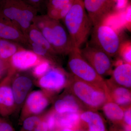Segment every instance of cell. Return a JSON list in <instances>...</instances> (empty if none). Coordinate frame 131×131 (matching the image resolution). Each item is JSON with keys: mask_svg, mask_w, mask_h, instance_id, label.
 I'll use <instances>...</instances> for the list:
<instances>
[{"mask_svg": "<svg viewBox=\"0 0 131 131\" xmlns=\"http://www.w3.org/2000/svg\"><path fill=\"white\" fill-rule=\"evenodd\" d=\"M33 24L40 31L59 56L69 55L77 49L65 26L59 20L51 18L47 14L37 15Z\"/></svg>", "mask_w": 131, "mask_h": 131, "instance_id": "6da1fadb", "label": "cell"}, {"mask_svg": "<svg viewBox=\"0 0 131 131\" xmlns=\"http://www.w3.org/2000/svg\"><path fill=\"white\" fill-rule=\"evenodd\" d=\"M62 20L73 44L76 48L80 49L86 41L93 27L83 0H75Z\"/></svg>", "mask_w": 131, "mask_h": 131, "instance_id": "7a4b0ae2", "label": "cell"}, {"mask_svg": "<svg viewBox=\"0 0 131 131\" xmlns=\"http://www.w3.org/2000/svg\"><path fill=\"white\" fill-rule=\"evenodd\" d=\"M38 13L24 0H0V17L16 25L25 35Z\"/></svg>", "mask_w": 131, "mask_h": 131, "instance_id": "3957f363", "label": "cell"}, {"mask_svg": "<svg viewBox=\"0 0 131 131\" xmlns=\"http://www.w3.org/2000/svg\"><path fill=\"white\" fill-rule=\"evenodd\" d=\"M70 75V82L68 87L70 93L83 107L95 111L102 108L106 102L110 101L107 92L104 90Z\"/></svg>", "mask_w": 131, "mask_h": 131, "instance_id": "277c9868", "label": "cell"}, {"mask_svg": "<svg viewBox=\"0 0 131 131\" xmlns=\"http://www.w3.org/2000/svg\"><path fill=\"white\" fill-rule=\"evenodd\" d=\"M68 55V67L71 75L78 80L102 89L108 93L106 81L83 57L80 49H74Z\"/></svg>", "mask_w": 131, "mask_h": 131, "instance_id": "5b68a950", "label": "cell"}, {"mask_svg": "<svg viewBox=\"0 0 131 131\" xmlns=\"http://www.w3.org/2000/svg\"><path fill=\"white\" fill-rule=\"evenodd\" d=\"M91 33L89 44L104 52L111 57L119 55L123 43L115 29L104 22L93 26Z\"/></svg>", "mask_w": 131, "mask_h": 131, "instance_id": "8992f818", "label": "cell"}, {"mask_svg": "<svg viewBox=\"0 0 131 131\" xmlns=\"http://www.w3.org/2000/svg\"><path fill=\"white\" fill-rule=\"evenodd\" d=\"M70 78V75L60 66H52L45 75L38 79L37 84L52 96L68 87Z\"/></svg>", "mask_w": 131, "mask_h": 131, "instance_id": "52a82bcc", "label": "cell"}, {"mask_svg": "<svg viewBox=\"0 0 131 131\" xmlns=\"http://www.w3.org/2000/svg\"><path fill=\"white\" fill-rule=\"evenodd\" d=\"M80 52L83 57L102 77L112 74L113 63L111 57L105 52L89 44L80 49Z\"/></svg>", "mask_w": 131, "mask_h": 131, "instance_id": "ba28073f", "label": "cell"}, {"mask_svg": "<svg viewBox=\"0 0 131 131\" xmlns=\"http://www.w3.org/2000/svg\"><path fill=\"white\" fill-rule=\"evenodd\" d=\"M84 8L93 26L104 23L118 12L113 0H83Z\"/></svg>", "mask_w": 131, "mask_h": 131, "instance_id": "9c48e42d", "label": "cell"}, {"mask_svg": "<svg viewBox=\"0 0 131 131\" xmlns=\"http://www.w3.org/2000/svg\"><path fill=\"white\" fill-rule=\"evenodd\" d=\"M51 97V95L43 90L30 92L21 107L20 122L29 116L43 114L49 105Z\"/></svg>", "mask_w": 131, "mask_h": 131, "instance_id": "30bf717a", "label": "cell"}, {"mask_svg": "<svg viewBox=\"0 0 131 131\" xmlns=\"http://www.w3.org/2000/svg\"><path fill=\"white\" fill-rule=\"evenodd\" d=\"M29 49H24L19 51L9 61V72L15 74L32 69L43 59Z\"/></svg>", "mask_w": 131, "mask_h": 131, "instance_id": "8fae6325", "label": "cell"}, {"mask_svg": "<svg viewBox=\"0 0 131 131\" xmlns=\"http://www.w3.org/2000/svg\"><path fill=\"white\" fill-rule=\"evenodd\" d=\"M14 74L8 73L0 82V115L4 118L9 117L16 111L12 88Z\"/></svg>", "mask_w": 131, "mask_h": 131, "instance_id": "7c38bea8", "label": "cell"}, {"mask_svg": "<svg viewBox=\"0 0 131 131\" xmlns=\"http://www.w3.org/2000/svg\"><path fill=\"white\" fill-rule=\"evenodd\" d=\"M33 85V80L28 75L19 74H14L12 80V88L16 111L22 107L26 98L30 93Z\"/></svg>", "mask_w": 131, "mask_h": 131, "instance_id": "4fadbf2b", "label": "cell"}, {"mask_svg": "<svg viewBox=\"0 0 131 131\" xmlns=\"http://www.w3.org/2000/svg\"><path fill=\"white\" fill-rule=\"evenodd\" d=\"M0 38L15 42L29 49V43L25 34L16 25L0 17Z\"/></svg>", "mask_w": 131, "mask_h": 131, "instance_id": "5bb4252c", "label": "cell"}, {"mask_svg": "<svg viewBox=\"0 0 131 131\" xmlns=\"http://www.w3.org/2000/svg\"><path fill=\"white\" fill-rule=\"evenodd\" d=\"M110 100L124 108L130 106L131 94L130 89L115 83L112 80L106 81Z\"/></svg>", "mask_w": 131, "mask_h": 131, "instance_id": "9a60e30c", "label": "cell"}, {"mask_svg": "<svg viewBox=\"0 0 131 131\" xmlns=\"http://www.w3.org/2000/svg\"><path fill=\"white\" fill-rule=\"evenodd\" d=\"M84 107L77 98L70 93L64 94L57 100L54 104L53 110L57 114L63 115L72 113H81Z\"/></svg>", "mask_w": 131, "mask_h": 131, "instance_id": "2e32d148", "label": "cell"}, {"mask_svg": "<svg viewBox=\"0 0 131 131\" xmlns=\"http://www.w3.org/2000/svg\"><path fill=\"white\" fill-rule=\"evenodd\" d=\"M112 80L115 83L130 89L131 87V65L122 61H118L112 73Z\"/></svg>", "mask_w": 131, "mask_h": 131, "instance_id": "e0dca14e", "label": "cell"}, {"mask_svg": "<svg viewBox=\"0 0 131 131\" xmlns=\"http://www.w3.org/2000/svg\"><path fill=\"white\" fill-rule=\"evenodd\" d=\"M74 1L69 0H49L47 5V15L59 20L63 19L69 11Z\"/></svg>", "mask_w": 131, "mask_h": 131, "instance_id": "ac0fdd59", "label": "cell"}, {"mask_svg": "<svg viewBox=\"0 0 131 131\" xmlns=\"http://www.w3.org/2000/svg\"><path fill=\"white\" fill-rule=\"evenodd\" d=\"M81 121L86 124L89 131H106L102 117L91 110L82 111L80 113Z\"/></svg>", "mask_w": 131, "mask_h": 131, "instance_id": "d6986e66", "label": "cell"}, {"mask_svg": "<svg viewBox=\"0 0 131 131\" xmlns=\"http://www.w3.org/2000/svg\"><path fill=\"white\" fill-rule=\"evenodd\" d=\"M104 114L110 121L115 123L123 120L125 108L111 101H108L102 107Z\"/></svg>", "mask_w": 131, "mask_h": 131, "instance_id": "ffe728a7", "label": "cell"}, {"mask_svg": "<svg viewBox=\"0 0 131 131\" xmlns=\"http://www.w3.org/2000/svg\"><path fill=\"white\" fill-rule=\"evenodd\" d=\"M24 49L25 48L15 42L0 38V58L3 61L9 62L15 53Z\"/></svg>", "mask_w": 131, "mask_h": 131, "instance_id": "44dd1931", "label": "cell"}, {"mask_svg": "<svg viewBox=\"0 0 131 131\" xmlns=\"http://www.w3.org/2000/svg\"><path fill=\"white\" fill-rule=\"evenodd\" d=\"M26 36L28 42H32L40 45L50 50L55 52L49 42L42 35L37 27L32 24L26 33Z\"/></svg>", "mask_w": 131, "mask_h": 131, "instance_id": "7402d4cb", "label": "cell"}, {"mask_svg": "<svg viewBox=\"0 0 131 131\" xmlns=\"http://www.w3.org/2000/svg\"><path fill=\"white\" fill-rule=\"evenodd\" d=\"M44 114L32 115L26 118L21 122L22 125L20 131H34L43 118Z\"/></svg>", "mask_w": 131, "mask_h": 131, "instance_id": "603a6c76", "label": "cell"}, {"mask_svg": "<svg viewBox=\"0 0 131 131\" xmlns=\"http://www.w3.org/2000/svg\"><path fill=\"white\" fill-rule=\"evenodd\" d=\"M52 66H54L50 62L43 59L40 62L32 69V74L34 77L38 79L47 73Z\"/></svg>", "mask_w": 131, "mask_h": 131, "instance_id": "cb8c5ba5", "label": "cell"}, {"mask_svg": "<svg viewBox=\"0 0 131 131\" xmlns=\"http://www.w3.org/2000/svg\"><path fill=\"white\" fill-rule=\"evenodd\" d=\"M57 114L53 109L45 113V118L49 131H53L57 129Z\"/></svg>", "mask_w": 131, "mask_h": 131, "instance_id": "d4e9b609", "label": "cell"}, {"mask_svg": "<svg viewBox=\"0 0 131 131\" xmlns=\"http://www.w3.org/2000/svg\"><path fill=\"white\" fill-rule=\"evenodd\" d=\"M131 44L130 42H126L125 43H122L120 50L119 54L124 62L130 64Z\"/></svg>", "mask_w": 131, "mask_h": 131, "instance_id": "484cf974", "label": "cell"}, {"mask_svg": "<svg viewBox=\"0 0 131 131\" xmlns=\"http://www.w3.org/2000/svg\"><path fill=\"white\" fill-rule=\"evenodd\" d=\"M9 70V62L0 58V80H2L8 74Z\"/></svg>", "mask_w": 131, "mask_h": 131, "instance_id": "4316f807", "label": "cell"}, {"mask_svg": "<svg viewBox=\"0 0 131 131\" xmlns=\"http://www.w3.org/2000/svg\"><path fill=\"white\" fill-rule=\"evenodd\" d=\"M3 118L0 117V131H15L12 124Z\"/></svg>", "mask_w": 131, "mask_h": 131, "instance_id": "83f0119b", "label": "cell"}, {"mask_svg": "<svg viewBox=\"0 0 131 131\" xmlns=\"http://www.w3.org/2000/svg\"><path fill=\"white\" fill-rule=\"evenodd\" d=\"M37 9L38 12H41L44 5L45 0H24Z\"/></svg>", "mask_w": 131, "mask_h": 131, "instance_id": "f1b7e54d", "label": "cell"}, {"mask_svg": "<svg viewBox=\"0 0 131 131\" xmlns=\"http://www.w3.org/2000/svg\"><path fill=\"white\" fill-rule=\"evenodd\" d=\"M34 131H49L47 122L45 118V114L41 121L39 123Z\"/></svg>", "mask_w": 131, "mask_h": 131, "instance_id": "f546056e", "label": "cell"}, {"mask_svg": "<svg viewBox=\"0 0 131 131\" xmlns=\"http://www.w3.org/2000/svg\"><path fill=\"white\" fill-rule=\"evenodd\" d=\"M125 124L131 126V110L130 106L125 108L124 118Z\"/></svg>", "mask_w": 131, "mask_h": 131, "instance_id": "4dcf8cb0", "label": "cell"}, {"mask_svg": "<svg viewBox=\"0 0 131 131\" xmlns=\"http://www.w3.org/2000/svg\"><path fill=\"white\" fill-rule=\"evenodd\" d=\"M116 6L117 11L123 9L126 6L127 0H113Z\"/></svg>", "mask_w": 131, "mask_h": 131, "instance_id": "1f68e13d", "label": "cell"}, {"mask_svg": "<svg viewBox=\"0 0 131 131\" xmlns=\"http://www.w3.org/2000/svg\"><path fill=\"white\" fill-rule=\"evenodd\" d=\"M124 128L125 131H131V126L124 124Z\"/></svg>", "mask_w": 131, "mask_h": 131, "instance_id": "d6a6232c", "label": "cell"}, {"mask_svg": "<svg viewBox=\"0 0 131 131\" xmlns=\"http://www.w3.org/2000/svg\"><path fill=\"white\" fill-rule=\"evenodd\" d=\"M70 1H75V0H70Z\"/></svg>", "mask_w": 131, "mask_h": 131, "instance_id": "836d02e7", "label": "cell"}, {"mask_svg": "<svg viewBox=\"0 0 131 131\" xmlns=\"http://www.w3.org/2000/svg\"></svg>", "mask_w": 131, "mask_h": 131, "instance_id": "e575fe53", "label": "cell"}]
</instances>
